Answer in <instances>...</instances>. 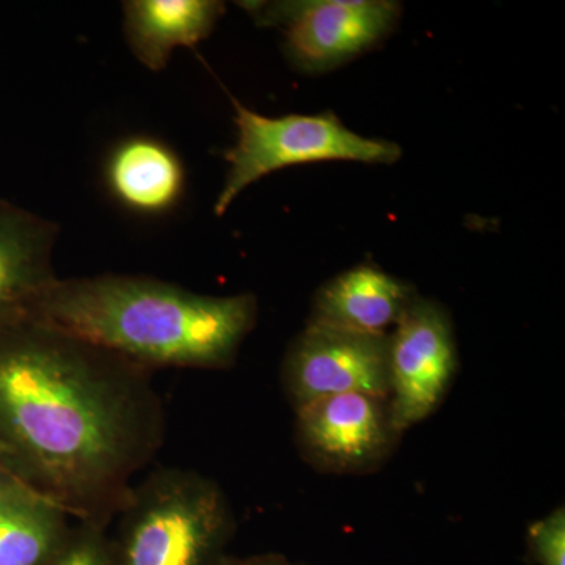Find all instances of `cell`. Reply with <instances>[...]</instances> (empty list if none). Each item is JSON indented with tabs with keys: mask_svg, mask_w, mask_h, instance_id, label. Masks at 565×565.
I'll return each instance as SVG.
<instances>
[{
	"mask_svg": "<svg viewBox=\"0 0 565 565\" xmlns=\"http://www.w3.org/2000/svg\"><path fill=\"white\" fill-rule=\"evenodd\" d=\"M140 366L35 321L0 332V452L65 508L117 497L158 438Z\"/></svg>",
	"mask_w": 565,
	"mask_h": 565,
	"instance_id": "cell-1",
	"label": "cell"
},
{
	"mask_svg": "<svg viewBox=\"0 0 565 565\" xmlns=\"http://www.w3.org/2000/svg\"><path fill=\"white\" fill-rule=\"evenodd\" d=\"M256 315L252 294L206 296L137 275L54 278L24 311L140 367L228 366Z\"/></svg>",
	"mask_w": 565,
	"mask_h": 565,
	"instance_id": "cell-2",
	"label": "cell"
},
{
	"mask_svg": "<svg viewBox=\"0 0 565 565\" xmlns=\"http://www.w3.org/2000/svg\"><path fill=\"white\" fill-rule=\"evenodd\" d=\"M110 565H221L233 533L228 503L214 482L189 471L151 476L126 497Z\"/></svg>",
	"mask_w": 565,
	"mask_h": 565,
	"instance_id": "cell-3",
	"label": "cell"
},
{
	"mask_svg": "<svg viewBox=\"0 0 565 565\" xmlns=\"http://www.w3.org/2000/svg\"><path fill=\"white\" fill-rule=\"evenodd\" d=\"M232 102L237 139L225 154L228 172L214 204L218 217L245 189L286 167L326 161L394 163L403 156L399 145L360 136L332 111L266 117Z\"/></svg>",
	"mask_w": 565,
	"mask_h": 565,
	"instance_id": "cell-4",
	"label": "cell"
},
{
	"mask_svg": "<svg viewBox=\"0 0 565 565\" xmlns=\"http://www.w3.org/2000/svg\"><path fill=\"white\" fill-rule=\"evenodd\" d=\"M262 28H280L292 68L322 74L384 43L403 17L393 0H291L243 2Z\"/></svg>",
	"mask_w": 565,
	"mask_h": 565,
	"instance_id": "cell-5",
	"label": "cell"
},
{
	"mask_svg": "<svg viewBox=\"0 0 565 565\" xmlns=\"http://www.w3.org/2000/svg\"><path fill=\"white\" fill-rule=\"evenodd\" d=\"M390 333L371 334L308 322L282 364L294 408L337 394L390 399Z\"/></svg>",
	"mask_w": 565,
	"mask_h": 565,
	"instance_id": "cell-6",
	"label": "cell"
},
{
	"mask_svg": "<svg viewBox=\"0 0 565 565\" xmlns=\"http://www.w3.org/2000/svg\"><path fill=\"white\" fill-rule=\"evenodd\" d=\"M390 411L401 434L444 401L457 371L451 318L440 303L416 297L390 333Z\"/></svg>",
	"mask_w": 565,
	"mask_h": 565,
	"instance_id": "cell-7",
	"label": "cell"
},
{
	"mask_svg": "<svg viewBox=\"0 0 565 565\" xmlns=\"http://www.w3.org/2000/svg\"><path fill=\"white\" fill-rule=\"evenodd\" d=\"M297 444L307 462L327 473L374 470L396 448L399 430L390 401L370 394H337L297 408Z\"/></svg>",
	"mask_w": 565,
	"mask_h": 565,
	"instance_id": "cell-8",
	"label": "cell"
},
{
	"mask_svg": "<svg viewBox=\"0 0 565 565\" xmlns=\"http://www.w3.org/2000/svg\"><path fill=\"white\" fill-rule=\"evenodd\" d=\"M416 297L408 282L374 264H360L319 288L310 322L352 332L388 334Z\"/></svg>",
	"mask_w": 565,
	"mask_h": 565,
	"instance_id": "cell-9",
	"label": "cell"
},
{
	"mask_svg": "<svg viewBox=\"0 0 565 565\" xmlns=\"http://www.w3.org/2000/svg\"><path fill=\"white\" fill-rule=\"evenodd\" d=\"M104 182L115 202L136 214L172 211L185 189L180 156L163 141L134 136L118 141L104 163Z\"/></svg>",
	"mask_w": 565,
	"mask_h": 565,
	"instance_id": "cell-10",
	"label": "cell"
},
{
	"mask_svg": "<svg viewBox=\"0 0 565 565\" xmlns=\"http://www.w3.org/2000/svg\"><path fill=\"white\" fill-rule=\"evenodd\" d=\"M223 13L225 3L217 0H128L122 28L134 57L158 73L174 51L206 40Z\"/></svg>",
	"mask_w": 565,
	"mask_h": 565,
	"instance_id": "cell-11",
	"label": "cell"
},
{
	"mask_svg": "<svg viewBox=\"0 0 565 565\" xmlns=\"http://www.w3.org/2000/svg\"><path fill=\"white\" fill-rule=\"evenodd\" d=\"M54 222L0 206V318L24 315L25 308L54 280Z\"/></svg>",
	"mask_w": 565,
	"mask_h": 565,
	"instance_id": "cell-12",
	"label": "cell"
},
{
	"mask_svg": "<svg viewBox=\"0 0 565 565\" xmlns=\"http://www.w3.org/2000/svg\"><path fill=\"white\" fill-rule=\"evenodd\" d=\"M66 509L18 482L0 497V565H44L66 541Z\"/></svg>",
	"mask_w": 565,
	"mask_h": 565,
	"instance_id": "cell-13",
	"label": "cell"
},
{
	"mask_svg": "<svg viewBox=\"0 0 565 565\" xmlns=\"http://www.w3.org/2000/svg\"><path fill=\"white\" fill-rule=\"evenodd\" d=\"M527 546L539 565H565V512L556 509L527 530Z\"/></svg>",
	"mask_w": 565,
	"mask_h": 565,
	"instance_id": "cell-14",
	"label": "cell"
},
{
	"mask_svg": "<svg viewBox=\"0 0 565 565\" xmlns=\"http://www.w3.org/2000/svg\"><path fill=\"white\" fill-rule=\"evenodd\" d=\"M110 542L102 531L88 526L74 537H66L44 565H110Z\"/></svg>",
	"mask_w": 565,
	"mask_h": 565,
	"instance_id": "cell-15",
	"label": "cell"
},
{
	"mask_svg": "<svg viewBox=\"0 0 565 565\" xmlns=\"http://www.w3.org/2000/svg\"><path fill=\"white\" fill-rule=\"evenodd\" d=\"M221 565H305L292 563L288 557L275 555V553H267V555H253V556H232L226 555L223 557Z\"/></svg>",
	"mask_w": 565,
	"mask_h": 565,
	"instance_id": "cell-16",
	"label": "cell"
},
{
	"mask_svg": "<svg viewBox=\"0 0 565 565\" xmlns=\"http://www.w3.org/2000/svg\"><path fill=\"white\" fill-rule=\"evenodd\" d=\"M21 481V478H17V476L9 473V471L3 470V468L0 467V497H2L3 493L9 492L11 487L17 486L18 482Z\"/></svg>",
	"mask_w": 565,
	"mask_h": 565,
	"instance_id": "cell-17",
	"label": "cell"
}]
</instances>
